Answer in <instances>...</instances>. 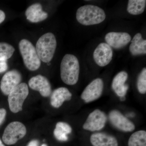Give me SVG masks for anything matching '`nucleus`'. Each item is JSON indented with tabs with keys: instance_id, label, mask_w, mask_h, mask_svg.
<instances>
[{
	"instance_id": "1",
	"label": "nucleus",
	"mask_w": 146,
	"mask_h": 146,
	"mask_svg": "<svg viewBox=\"0 0 146 146\" xmlns=\"http://www.w3.org/2000/svg\"><path fill=\"white\" fill-rule=\"evenodd\" d=\"M60 77L63 82L69 85L77 83L80 73L79 63L74 55L66 54L60 64Z\"/></svg>"
},
{
	"instance_id": "2",
	"label": "nucleus",
	"mask_w": 146,
	"mask_h": 146,
	"mask_svg": "<svg viewBox=\"0 0 146 146\" xmlns=\"http://www.w3.org/2000/svg\"><path fill=\"white\" fill-rule=\"evenodd\" d=\"M106 16L103 9L97 6L87 5L79 8L76 18L79 23L85 26L93 25L101 23Z\"/></svg>"
},
{
	"instance_id": "3",
	"label": "nucleus",
	"mask_w": 146,
	"mask_h": 146,
	"mask_svg": "<svg viewBox=\"0 0 146 146\" xmlns=\"http://www.w3.org/2000/svg\"><path fill=\"white\" fill-rule=\"evenodd\" d=\"M57 43L54 35L48 33L42 35L36 45V52L40 60L48 63L52 59L56 49Z\"/></svg>"
},
{
	"instance_id": "4",
	"label": "nucleus",
	"mask_w": 146,
	"mask_h": 146,
	"mask_svg": "<svg viewBox=\"0 0 146 146\" xmlns=\"http://www.w3.org/2000/svg\"><path fill=\"white\" fill-rule=\"evenodd\" d=\"M19 48L24 64L29 70L35 71L39 69L41 60L31 42L27 39H22L19 43Z\"/></svg>"
},
{
	"instance_id": "5",
	"label": "nucleus",
	"mask_w": 146,
	"mask_h": 146,
	"mask_svg": "<svg viewBox=\"0 0 146 146\" xmlns=\"http://www.w3.org/2000/svg\"><path fill=\"white\" fill-rule=\"evenodd\" d=\"M29 94L28 86L26 83L20 84L8 95L9 109L14 113L23 110V105Z\"/></svg>"
},
{
	"instance_id": "6",
	"label": "nucleus",
	"mask_w": 146,
	"mask_h": 146,
	"mask_svg": "<svg viewBox=\"0 0 146 146\" xmlns=\"http://www.w3.org/2000/svg\"><path fill=\"white\" fill-rule=\"evenodd\" d=\"M26 133V127L23 123L19 121L12 122L6 127L2 140L6 145H14L25 137Z\"/></svg>"
},
{
	"instance_id": "7",
	"label": "nucleus",
	"mask_w": 146,
	"mask_h": 146,
	"mask_svg": "<svg viewBox=\"0 0 146 146\" xmlns=\"http://www.w3.org/2000/svg\"><path fill=\"white\" fill-rule=\"evenodd\" d=\"M107 116L104 112L96 109L91 112L84 123L83 128L91 131H99L105 126Z\"/></svg>"
},
{
	"instance_id": "8",
	"label": "nucleus",
	"mask_w": 146,
	"mask_h": 146,
	"mask_svg": "<svg viewBox=\"0 0 146 146\" xmlns=\"http://www.w3.org/2000/svg\"><path fill=\"white\" fill-rule=\"evenodd\" d=\"M22 75L19 71L13 70L9 71L3 76L1 81L0 88L6 96L9 95L13 89L21 84Z\"/></svg>"
},
{
	"instance_id": "9",
	"label": "nucleus",
	"mask_w": 146,
	"mask_h": 146,
	"mask_svg": "<svg viewBox=\"0 0 146 146\" xmlns=\"http://www.w3.org/2000/svg\"><path fill=\"white\" fill-rule=\"evenodd\" d=\"M104 82L102 79L94 80L88 84L81 95L82 99L85 103H90L99 98L102 94Z\"/></svg>"
},
{
	"instance_id": "10",
	"label": "nucleus",
	"mask_w": 146,
	"mask_h": 146,
	"mask_svg": "<svg viewBox=\"0 0 146 146\" xmlns=\"http://www.w3.org/2000/svg\"><path fill=\"white\" fill-rule=\"evenodd\" d=\"M108 117L112 126L119 130L124 132H131L135 129L134 124L117 110L110 111Z\"/></svg>"
},
{
	"instance_id": "11",
	"label": "nucleus",
	"mask_w": 146,
	"mask_h": 146,
	"mask_svg": "<svg viewBox=\"0 0 146 146\" xmlns=\"http://www.w3.org/2000/svg\"><path fill=\"white\" fill-rule=\"evenodd\" d=\"M93 56L97 65L100 67H104L111 62L113 51L112 48L107 44L102 43L96 48Z\"/></svg>"
},
{
	"instance_id": "12",
	"label": "nucleus",
	"mask_w": 146,
	"mask_h": 146,
	"mask_svg": "<svg viewBox=\"0 0 146 146\" xmlns=\"http://www.w3.org/2000/svg\"><path fill=\"white\" fill-rule=\"evenodd\" d=\"M29 85L33 90L38 91L42 97H48L52 94L50 84L44 76L38 75L33 77L29 80Z\"/></svg>"
},
{
	"instance_id": "13",
	"label": "nucleus",
	"mask_w": 146,
	"mask_h": 146,
	"mask_svg": "<svg viewBox=\"0 0 146 146\" xmlns=\"http://www.w3.org/2000/svg\"><path fill=\"white\" fill-rule=\"evenodd\" d=\"M105 39L110 47L119 49L125 46L130 42L131 36L127 33L112 32L106 35Z\"/></svg>"
},
{
	"instance_id": "14",
	"label": "nucleus",
	"mask_w": 146,
	"mask_h": 146,
	"mask_svg": "<svg viewBox=\"0 0 146 146\" xmlns=\"http://www.w3.org/2000/svg\"><path fill=\"white\" fill-rule=\"evenodd\" d=\"M127 73L121 71L118 73L112 80V88L118 96L120 98L125 96L128 89V86L125 84L128 78Z\"/></svg>"
},
{
	"instance_id": "15",
	"label": "nucleus",
	"mask_w": 146,
	"mask_h": 146,
	"mask_svg": "<svg viewBox=\"0 0 146 146\" xmlns=\"http://www.w3.org/2000/svg\"><path fill=\"white\" fill-rule=\"evenodd\" d=\"M27 19L32 23H38L44 21L48 17L47 12L42 10L39 3L33 4L27 9L25 11Z\"/></svg>"
},
{
	"instance_id": "16",
	"label": "nucleus",
	"mask_w": 146,
	"mask_h": 146,
	"mask_svg": "<svg viewBox=\"0 0 146 146\" xmlns=\"http://www.w3.org/2000/svg\"><path fill=\"white\" fill-rule=\"evenodd\" d=\"M72 94L67 88L59 87L55 89L51 94L50 104L55 108H59L64 102L71 100Z\"/></svg>"
},
{
	"instance_id": "17",
	"label": "nucleus",
	"mask_w": 146,
	"mask_h": 146,
	"mask_svg": "<svg viewBox=\"0 0 146 146\" xmlns=\"http://www.w3.org/2000/svg\"><path fill=\"white\" fill-rule=\"evenodd\" d=\"M90 142L94 146H118L117 140L115 137L103 132L92 134L90 137Z\"/></svg>"
},
{
	"instance_id": "18",
	"label": "nucleus",
	"mask_w": 146,
	"mask_h": 146,
	"mask_svg": "<svg viewBox=\"0 0 146 146\" xmlns=\"http://www.w3.org/2000/svg\"><path fill=\"white\" fill-rule=\"evenodd\" d=\"M129 51L133 56L146 54V40L143 39L141 33H137L133 37L129 46Z\"/></svg>"
},
{
	"instance_id": "19",
	"label": "nucleus",
	"mask_w": 146,
	"mask_h": 146,
	"mask_svg": "<svg viewBox=\"0 0 146 146\" xmlns=\"http://www.w3.org/2000/svg\"><path fill=\"white\" fill-rule=\"evenodd\" d=\"M146 5L145 0H129L127 7L128 12L133 15L141 14L144 12Z\"/></svg>"
},
{
	"instance_id": "20",
	"label": "nucleus",
	"mask_w": 146,
	"mask_h": 146,
	"mask_svg": "<svg viewBox=\"0 0 146 146\" xmlns=\"http://www.w3.org/2000/svg\"><path fill=\"white\" fill-rule=\"evenodd\" d=\"M128 146H146V131H136L131 134L128 142Z\"/></svg>"
},
{
	"instance_id": "21",
	"label": "nucleus",
	"mask_w": 146,
	"mask_h": 146,
	"mask_svg": "<svg viewBox=\"0 0 146 146\" xmlns=\"http://www.w3.org/2000/svg\"><path fill=\"white\" fill-rule=\"evenodd\" d=\"M15 49L14 47L5 42H0V60H7L13 55Z\"/></svg>"
},
{
	"instance_id": "22",
	"label": "nucleus",
	"mask_w": 146,
	"mask_h": 146,
	"mask_svg": "<svg viewBox=\"0 0 146 146\" xmlns=\"http://www.w3.org/2000/svg\"><path fill=\"white\" fill-rule=\"evenodd\" d=\"M137 89L141 94L146 93V69L144 68L138 76L137 82Z\"/></svg>"
},
{
	"instance_id": "23",
	"label": "nucleus",
	"mask_w": 146,
	"mask_h": 146,
	"mask_svg": "<svg viewBox=\"0 0 146 146\" xmlns=\"http://www.w3.org/2000/svg\"><path fill=\"white\" fill-rule=\"evenodd\" d=\"M53 133L55 137L58 141L62 142L68 141V138L67 134L59 129L55 128Z\"/></svg>"
},
{
	"instance_id": "24",
	"label": "nucleus",
	"mask_w": 146,
	"mask_h": 146,
	"mask_svg": "<svg viewBox=\"0 0 146 146\" xmlns=\"http://www.w3.org/2000/svg\"><path fill=\"white\" fill-rule=\"evenodd\" d=\"M56 128L59 129L68 135L72 131V128L70 125L67 123L63 122H59L56 123Z\"/></svg>"
},
{
	"instance_id": "25",
	"label": "nucleus",
	"mask_w": 146,
	"mask_h": 146,
	"mask_svg": "<svg viewBox=\"0 0 146 146\" xmlns=\"http://www.w3.org/2000/svg\"><path fill=\"white\" fill-rule=\"evenodd\" d=\"M8 68L7 60H0V73L5 72Z\"/></svg>"
},
{
	"instance_id": "26",
	"label": "nucleus",
	"mask_w": 146,
	"mask_h": 146,
	"mask_svg": "<svg viewBox=\"0 0 146 146\" xmlns=\"http://www.w3.org/2000/svg\"><path fill=\"white\" fill-rule=\"evenodd\" d=\"M7 111L4 108H0V125L3 123L5 119Z\"/></svg>"
},
{
	"instance_id": "27",
	"label": "nucleus",
	"mask_w": 146,
	"mask_h": 146,
	"mask_svg": "<svg viewBox=\"0 0 146 146\" xmlns=\"http://www.w3.org/2000/svg\"><path fill=\"white\" fill-rule=\"evenodd\" d=\"M5 14L3 11L0 9V24L3 22L5 20Z\"/></svg>"
},
{
	"instance_id": "28",
	"label": "nucleus",
	"mask_w": 146,
	"mask_h": 146,
	"mask_svg": "<svg viewBox=\"0 0 146 146\" xmlns=\"http://www.w3.org/2000/svg\"><path fill=\"white\" fill-rule=\"evenodd\" d=\"M39 141L37 140H34L31 141L27 146H39Z\"/></svg>"
},
{
	"instance_id": "29",
	"label": "nucleus",
	"mask_w": 146,
	"mask_h": 146,
	"mask_svg": "<svg viewBox=\"0 0 146 146\" xmlns=\"http://www.w3.org/2000/svg\"><path fill=\"white\" fill-rule=\"evenodd\" d=\"M0 146H5V145L3 144L2 142L1 141V139H0Z\"/></svg>"
},
{
	"instance_id": "30",
	"label": "nucleus",
	"mask_w": 146,
	"mask_h": 146,
	"mask_svg": "<svg viewBox=\"0 0 146 146\" xmlns=\"http://www.w3.org/2000/svg\"><path fill=\"white\" fill-rule=\"evenodd\" d=\"M120 99H121V100L122 101L125 100V97H121V98H120Z\"/></svg>"
},
{
	"instance_id": "31",
	"label": "nucleus",
	"mask_w": 146,
	"mask_h": 146,
	"mask_svg": "<svg viewBox=\"0 0 146 146\" xmlns=\"http://www.w3.org/2000/svg\"><path fill=\"white\" fill-rule=\"evenodd\" d=\"M41 146H47V145H46V144H43V145H42Z\"/></svg>"
}]
</instances>
